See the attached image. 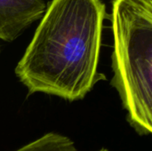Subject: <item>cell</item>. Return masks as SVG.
Wrapping results in <instances>:
<instances>
[{"instance_id":"6da1fadb","label":"cell","mask_w":152,"mask_h":151,"mask_svg":"<svg viewBox=\"0 0 152 151\" xmlns=\"http://www.w3.org/2000/svg\"><path fill=\"white\" fill-rule=\"evenodd\" d=\"M106 6L102 0H51L15 74L28 94L82 100L98 72Z\"/></svg>"},{"instance_id":"7a4b0ae2","label":"cell","mask_w":152,"mask_h":151,"mask_svg":"<svg viewBox=\"0 0 152 151\" xmlns=\"http://www.w3.org/2000/svg\"><path fill=\"white\" fill-rule=\"evenodd\" d=\"M112 85L140 134L152 131V0H113Z\"/></svg>"},{"instance_id":"3957f363","label":"cell","mask_w":152,"mask_h":151,"mask_svg":"<svg viewBox=\"0 0 152 151\" xmlns=\"http://www.w3.org/2000/svg\"><path fill=\"white\" fill-rule=\"evenodd\" d=\"M45 8L43 0H0V40L17 39L42 18Z\"/></svg>"},{"instance_id":"277c9868","label":"cell","mask_w":152,"mask_h":151,"mask_svg":"<svg viewBox=\"0 0 152 151\" xmlns=\"http://www.w3.org/2000/svg\"><path fill=\"white\" fill-rule=\"evenodd\" d=\"M12 151H79L68 136L50 132Z\"/></svg>"},{"instance_id":"5b68a950","label":"cell","mask_w":152,"mask_h":151,"mask_svg":"<svg viewBox=\"0 0 152 151\" xmlns=\"http://www.w3.org/2000/svg\"><path fill=\"white\" fill-rule=\"evenodd\" d=\"M97 151H110L109 150H107V149H101V150H99Z\"/></svg>"}]
</instances>
